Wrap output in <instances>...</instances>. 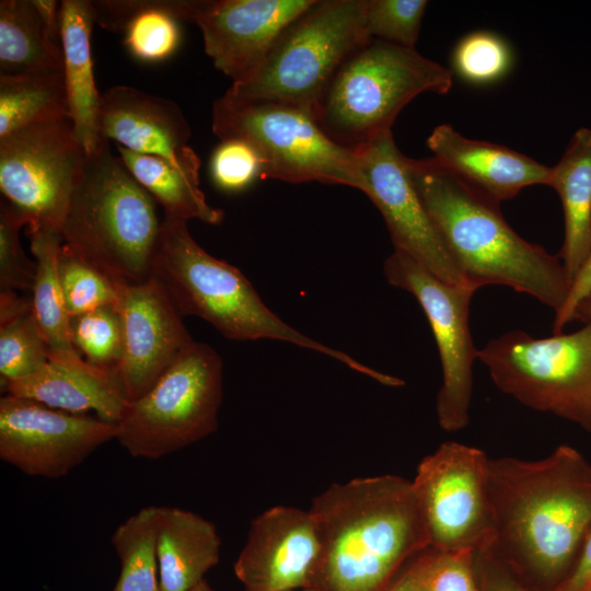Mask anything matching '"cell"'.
<instances>
[{
	"instance_id": "cell-35",
	"label": "cell",
	"mask_w": 591,
	"mask_h": 591,
	"mask_svg": "<svg viewBox=\"0 0 591 591\" xmlns=\"http://www.w3.org/2000/svg\"><path fill=\"white\" fill-rule=\"evenodd\" d=\"M427 4L425 0H366L364 33L368 38L415 48Z\"/></svg>"
},
{
	"instance_id": "cell-8",
	"label": "cell",
	"mask_w": 591,
	"mask_h": 591,
	"mask_svg": "<svg viewBox=\"0 0 591 591\" xmlns=\"http://www.w3.org/2000/svg\"><path fill=\"white\" fill-rule=\"evenodd\" d=\"M212 131L220 140L251 143L263 160L262 178L316 181L367 193L357 152L333 141L304 109L224 93L213 102Z\"/></svg>"
},
{
	"instance_id": "cell-25",
	"label": "cell",
	"mask_w": 591,
	"mask_h": 591,
	"mask_svg": "<svg viewBox=\"0 0 591 591\" xmlns=\"http://www.w3.org/2000/svg\"><path fill=\"white\" fill-rule=\"evenodd\" d=\"M31 251L36 260V277L32 289V309L49 351V361L82 364L70 337L67 312L58 276V258L62 245L60 233L30 234Z\"/></svg>"
},
{
	"instance_id": "cell-19",
	"label": "cell",
	"mask_w": 591,
	"mask_h": 591,
	"mask_svg": "<svg viewBox=\"0 0 591 591\" xmlns=\"http://www.w3.org/2000/svg\"><path fill=\"white\" fill-rule=\"evenodd\" d=\"M97 129L132 152L154 155L199 176L200 159L188 146L189 125L171 100L128 85H114L100 99Z\"/></svg>"
},
{
	"instance_id": "cell-34",
	"label": "cell",
	"mask_w": 591,
	"mask_h": 591,
	"mask_svg": "<svg viewBox=\"0 0 591 591\" xmlns=\"http://www.w3.org/2000/svg\"><path fill=\"white\" fill-rule=\"evenodd\" d=\"M58 276L70 318L116 304V285L62 247L58 258Z\"/></svg>"
},
{
	"instance_id": "cell-12",
	"label": "cell",
	"mask_w": 591,
	"mask_h": 591,
	"mask_svg": "<svg viewBox=\"0 0 591 591\" xmlns=\"http://www.w3.org/2000/svg\"><path fill=\"white\" fill-rule=\"evenodd\" d=\"M386 280L413 294L430 324L442 366L437 417L445 431L465 428L470 420L475 348L468 324L477 289L448 283L404 253L394 251L383 264Z\"/></svg>"
},
{
	"instance_id": "cell-46",
	"label": "cell",
	"mask_w": 591,
	"mask_h": 591,
	"mask_svg": "<svg viewBox=\"0 0 591 591\" xmlns=\"http://www.w3.org/2000/svg\"><path fill=\"white\" fill-rule=\"evenodd\" d=\"M293 591H320L316 588H308V589H300V590H293Z\"/></svg>"
},
{
	"instance_id": "cell-23",
	"label": "cell",
	"mask_w": 591,
	"mask_h": 591,
	"mask_svg": "<svg viewBox=\"0 0 591 591\" xmlns=\"http://www.w3.org/2000/svg\"><path fill=\"white\" fill-rule=\"evenodd\" d=\"M216 525L178 507H159L157 556L161 591H188L219 563Z\"/></svg>"
},
{
	"instance_id": "cell-7",
	"label": "cell",
	"mask_w": 591,
	"mask_h": 591,
	"mask_svg": "<svg viewBox=\"0 0 591 591\" xmlns=\"http://www.w3.org/2000/svg\"><path fill=\"white\" fill-rule=\"evenodd\" d=\"M366 0H314L278 37L256 73L227 94L314 108L344 61L369 39Z\"/></svg>"
},
{
	"instance_id": "cell-24",
	"label": "cell",
	"mask_w": 591,
	"mask_h": 591,
	"mask_svg": "<svg viewBox=\"0 0 591 591\" xmlns=\"http://www.w3.org/2000/svg\"><path fill=\"white\" fill-rule=\"evenodd\" d=\"M548 186L563 205L564 244L558 257L572 280L591 255V129L579 128L556 165Z\"/></svg>"
},
{
	"instance_id": "cell-14",
	"label": "cell",
	"mask_w": 591,
	"mask_h": 591,
	"mask_svg": "<svg viewBox=\"0 0 591 591\" xmlns=\"http://www.w3.org/2000/svg\"><path fill=\"white\" fill-rule=\"evenodd\" d=\"M116 434L117 425L99 417L0 398V459L28 476L62 477Z\"/></svg>"
},
{
	"instance_id": "cell-13",
	"label": "cell",
	"mask_w": 591,
	"mask_h": 591,
	"mask_svg": "<svg viewBox=\"0 0 591 591\" xmlns=\"http://www.w3.org/2000/svg\"><path fill=\"white\" fill-rule=\"evenodd\" d=\"M486 453L443 442L418 464L412 480L430 547L477 549L493 540Z\"/></svg>"
},
{
	"instance_id": "cell-28",
	"label": "cell",
	"mask_w": 591,
	"mask_h": 591,
	"mask_svg": "<svg viewBox=\"0 0 591 591\" xmlns=\"http://www.w3.org/2000/svg\"><path fill=\"white\" fill-rule=\"evenodd\" d=\"M63 118H69L63 73L0 74V138Z\"/></svg>"
},
{
	"instance_id": "cell-31",
	"label": "cell",
	"mask_w": 591,
	"mask_h": 591,
	"mask_svg": "<svg viewBox=\"0 0 591 591\" xmlns=\"http://www.w3.org/2000/svg\"><path fill=\"white\" fill-rule=\"evenodd\" d=\"M512 62L513 54L505 38L490 31H475L456 43L450 69L468 84L488 85L503 79Z\"/></svg>"
},
{
	"instance_id": "cell-10",
	"label": "cell",
	"mask_w": 591,
	"mask_h": 591,
	"mask_svg": "<svg viewBox=\"0 0 591 591\" xmlns=\"http://www.w3.org/2000/svg\"><path fill=\"white\" fill-rule=\"evenodd\" d=\"M477 359L505 394L591 431V323L546 338L514 329L488 340Z\"/></svg>"
},
{
	"instance_id": "cell-39",
	"label": "cell",
	"mask_w": 591,
	"mask_h": 591,
	"mask_svg": "<svg viewBox=\"0 0 591 591\" xmlns=\"http://www.w3.org/2000/svg\"><path fill=\"white\" fill-rule=\"evenodd\" d=\"M491 540L476 551V570L480 591H529L506 570Z\"/></svg>"
},
{
	"instance_id": "cell-44",
	"label": "cell",
	"mask_w": 591,
	"mask_h": 591,
	"mask_svg": "<svg viewBox=\"0 0 591 591\" xmlns=\"http://www.w3.org/2000/svg\"><path fill=\"white\" fill-rule=\"evenodd\" d=\"M573 320H579L586 324L591 323V290L576 308Z\"/></svg>"
},
{
	"instance_id": "cell-11",
	"label": "cell",
	"mask_w": 591,
	"mask_h": 591,
	"mask_svg": "<svg viewBox=\"0 0 591 591\" xmlns=\"http://www.w3.org/2000/svg\"><path fill=\"white\" fill-rule=\"evenodd\" d=\"M85 157L70 118L0 138V190L27 217L28 234H61Z\"/></svg>"
},
{
	"instance_id": "cell-41",
	"label": "cell",
	"mask_w": 591,
	"mask_h": 591,
	"mask_svg": "<svg viewBox=\"0 0 591 591\" xmlns=\"http://www.w3.org/2000/svg\"><path fill=\"white\" fill-rule=\"evenodd\" d=\"M554 591H591V530L571 570Z\"/></svg>"
},
{
	"instance_id": "cell-17",
	"label": "cell",
	"mask_w": 591,
	"mask_h": 591,
	"mask_svg": "<svg viewBox=\"0 0 591 591\" xmlns=\"http://www.w3.org/2000/svg\"><path fill=\"white\" fill-rule=\"evenodd\" d=\"M321 540L310 510L275 506L251 522L233 570L243 591H293L314 588Z\"/></svg>"
},
{
	"instance_id": "cell-3",
	"label": "cell",
	"mask_w": 591,
	"mask_h": 591,
	"mask_svg": "<svg viewBox=\"0 0 591 591\" xmlns=\"http://www.w3.org/2000/svg\"><path fill=\"white\" fill-rule=\"evenodd\" d=\"M416 190L465 281L478 289L498 285L529 294L555 313L570 288L558 256L522 239L499 204L480 195L432 158H407Z\"/></svg>"
},
{
	"instance_id": "cell-32",
	"label": "cell",
	"mask_w": 591,
	"mask_h": 591,
	"mask_svg": "<svg viewBox=\"0 0 591 591\" xmlns=\"http://www.w3.org/2000/svg\"><path fill=\"white\" fill-rule=\"evenodd\" d=\"M70 337L89 364L117 372L123 358V323L115 305L71 317Z\"/></svg>"
},
{
	"instance_id": "cell-38",
	"label": "cell",
	"mask_w": 591,
	"mask_h": 591,
	"mask_svg": "<svg viewBox=\"0 0 591 591\" xmlns=\"http://www.w3.org/2000/svg\"><path fill=\"white\" fill-rule=\"evenodd\" d=\"M476 551L439 552L434 549L421 591H480L476 570Z\"/></svg>"
},
{
	"instance_id": "cell-21",
	"label": "cell",
	"mask_w": 591,
	"mask_h": 591,
	"mask_svg": "<svg viewBox=\"0 0 591 591\" xmlns=\"http://www.w3.org/2000/svg\"><path fill=\"white\" fill-rule=\"evenodd\" d=\"M2 386L5 394L72 414L92 410L96 417L116 425L130 404L116 371L102 370L86 361H49L36 373Z\"/></svg>"
},
{
	"instance_id": "cell-2",
	"label": "cell",
	"mask_w": 591,
	"mask_h": 591,
	"mask_svg": "<svg viewBox=\"0 0 591 591\" xmlns=\"http://www.w3.org/2000/svg\"><path fill=\"white\" fill-rule=\"evenodd\" d=\"M309 510L322 546L320 591H386L430 547L412 480L397 475L334 483Z\"/></svg>"
},
{
	"instance_id": "cell-37",
	"label": "cell",
	"mask_w": 591,
	"mask_h": 591,
	"mask_svg": "<svg viewBox=\"0 0 591 591\" xmlns=\"http://www.w3.org/2000/svg\"><path fill=\"white\" fill-rule=\"evenodd\" d=\"M213 184L221 190L235 193L247 188L263 176V160L247 141L236 138L220 140L209 163Z\"/></svg>"
},
{
	"instance_id": "cell-29",
	"label": "cell",
	"mask_w": 591,
	"mask_h": 591,
	"mask_svg": "<svg viewBox=\"0 0 591 591\" xmlns=\"http://www.w3.org/2000/svg\"><path fill=\"white\" fill-rule=\"evenodd\" d=\"M159 506H147L119 524L111 536L120 563L112 591H161L157 556Z\"/></svg>"
},
{
	"instance_id": "cell-9",
	"label": "cell",
	"mask_w": 591,
	"mask_h": 591,
	"mask_svg": "<svg viewBox=\"0 0 591 591\" xmlns=\"http://www.w3.org/2000/svg\"><path fill=\"white\" fill-rule=\"evenodd\" d=\"M223 363L193 341L117 424L116 440L136 459L158 460L213 433L222 401Z\"/></svg>"
},
{
	"instance_id": "cell-4",
	"label": "cell",
	"mask_w": 591,
	"mask_h": 591,
	"mask_svg": "<svg viewBox=\"0 0 591 591\" xmlns=\"http://www.w3.org/2000/svg\"><path fill=\"white\" fill-rule=\"evenodd\" d=\"M151 276L182 316H198L228 339L290 343L324 354L383 385L392 386L395 382L394 376L371 369L287 324L265 305L236 267L211 256L194 240L187 221L164 215Z\"/></svg>"
},
{
	"instance_id": "cell-6",
	"label": "cell",
	"mask_w": 591,
	"mask_h": 591,
	"mask_svg": "<svg viewBox=\"0 0 591 591\" xmlns=\"http://www.w3.org/2000/svg\"><path fill=\"white\" fill-rule=\"evenodd\" d=\"M452 83L450 68L415 48L371 38L337 70L313 116L333 141L356 150L390 131L417 95L447 94Z\"/></svg>"
},
{
	"instance_id": "cell-1",
	"label": "cell",
	"mask_w": 591,
	"mask_h": 591,
	"mask_svg": "<svg viewBox=\"0 0 591 591\" xmlns=\"http://www.w3.org/2000/svg\"><path fill=\"white\" fill-rule=\"evenodd\" d=\"M488 498L498 556L554 591L591 530V463L567 444L541 460L489 457Z\"/></svg>"
},
{
	"instance_id": "cell-16",
	"label": "cell",
	"mask_w": 591,
	"mask_h": 591,
	"mask_svg": "<svg viewBox=\"0 0 591 591\" xmlns=\"http://www.w3.org/2000/svg\"><path fill=\"white\" fill-rule=\"evenodd\" d=\"M314 0H185L206 54L232 83L250 80L285 28Z\"/></svg>"
},
{
	"instance_id": "cell-15",
	"label": "cell",
	"mask_w": 591,
	"mask_h": 591,
	"mask_svg": "<svg viewBox=\"0 0 591 591\" xmlns=\"http://www.w3.org/2000/svg\"><path fill=\"white\" fill-rule=\"evenodd\" d=\"M367 181L366 195L380 210L394 251L404 253L451 285L467 283L427 212L396 147L392 130L355 150Z\"/></svg>"
},
{
	"instance_id": "cell-33",
	"label": "cell",
	"mask_w": 591,
	"mask_h": 591,
	"mask_svg": "<svg viewBox=\"0 0 591 591\" xmlns=\"http://www.w3.org/2000/svg\"><path fill=\"white\" fill-rule=\"evenodd\" d=\"M49 362V351L33 309L0 324L1 383L27 378Z\"/></svg>"
},
{
	"instance_id": "cell-26",
	"label": "cell",
	"mask_w": 591,
	"mask_h": 591,
	"mask_svg": "<svg viewBox=\"0 0 591 591\" xmlns=\"http://www.w3.org/2000/svg\"><path fill=\"white\" fill-rule=\"evenodd\" d=\"M1 73H63L60 45L48 36L32 0L0 1Z\"/></svg>"
},
{
	"instance_id": "cell-27",
	"label": "cell",
	"mask_w": 591,
	"mask_h": 591,
	"mask_svg": "<svg viewBox=\"0 0 591 591\" xmlns=\"http://www.w3.org/2000/svg\"><path fill=\"white\" fill-rule=\"evenodd\" d=\"M117 151L135 179L162 205L164 215L184 221L197 219L208 224L222 222L224 212L208 204L199 188V176L159 157L136 153L121 146H117Z\"/></svg>"
},
{
	"instance_id": "cell-45",
	"label": "cell",
	"mask_w": 591,
	"mask_h": 591,
	"mask_svg": "<svg viewBox=\"0 0 591 591\" xmlns=\"http://www.w3.org/2000/svg\"><path fill=\"white\" fill-rule=\"evenodd\" d=\"M188 591H216V590L211 587V584L206 579H204L202 581H200L198 584H196L194 588H192Z\"/></svg>"
},
{
	"instance_id": "cell-40",
	"label": "cell",
	"mask_w": 591,
	"mask_h": 591,
	"mask_svg": "<svg viewBox=\"0 0 591 591\" xmlns=\"http://www.w3.org/2000/svg\"><path fill=\"white\" fill-rule=\"evenodd\" d=\"M591 290V255L571 282L565 304L555 313L553 333L560 334L563 328L573 321V313L580 301Z\"/></svg>"
},
{
	"instance_id": "cell-20",
	"label": "cell",
	"mask_w": 591,
	"mask_h": 591,
	"mask_svg": "<svg viewBox=\"0 0 591 591\" xmlns=\"http://www.w3.org/2000/svg\"><path fill=\"white\" fill-rule=\"evenodd\" d=\"M427 147L439 165L497 204L528 186L548 185L551 167L508 147L468 139L449 124L432 130Z\"/></svg>"
},
{
	"instance_id": "cell-43",
	"label": "cell",
	"mask_w": 591,
	"mask_h": 591,
	"mask_svg": "<svg viewBox=\"0 0 591 591\" xmlns=\"http://www.w3.org/2000/svg\"><path fill=\"white\" fill-rule=\"evenodd\" d=\"M32 3L50 39L61 46V2L32 0Z\"/></svg>"
},
{
	"instance_id": "cell-18",
	"label": "cell",
	"mask_w": 591,
	"mask_h": 591,
	"mask_svg": "<svg viewBox=\"0 0 591 591\" xmlns=\"http://www.w3.org/2000/svg\"><path fill=\"white\" fill-rule=\"evenodd\" d=\"M123 323L118 378L129 402L142 396L194 341L182 315L152 276L137 285H116Z\"/></svg>"
},
{
	"instance_id": "cell-30",
	"label": "cell",
	"mask_w": 591,
	"mask_h": 591,
	"mask_svg": "<svg viewBox=\"0 0 591 591\" xmlns=\"http://www.w3.org/2000/svg\"><path fill=\"white\" fill-rule=\"evenodd\" d=\"M181 0H128L129 19L124 27V45L136 59L155 63L172 57L182 40Z\"/></svg>"
},
{
	"instance_id": "cell-22",
	"label": "cell",
	"mask_w": 591,
	"mask_h": 591,
	"mask_svg": "<svg viewBox=\"0 0 591 591\" xmlns=\"http://www.w3.org/2000/svg\"><path fill=\"white\" fill-rule=\"evenodd\" d=\"M95 23L92 1H61V48L69 118L86 154L104 142L97 129L101 95L95 85L91 50Z\"/></svg>"
},
{
	"instance_id": "cell-5",
	"label": "cell",
	"mask_w": 591,
	"mask_h": 591,
	"mask_svg": "<svg viewBox=\"0 0 591 591\" xmlns=\"http://www.w3.org/2000/svg\"><path fill=\"white\" fill-rule=\"evenodd\" d=\"M162 221L157 201L109 142L86 154L61 228L62 250L115 285L151 277Z\"/></svg>"
},
{
	"instance_id": "cell-42",
	"label": "cell",
	"mask_w": 591,
	"mask_h": 591,
	"mask_svg": "<svg viewBox=\"0 0 591 591\" xmlns=\"http://www.w3.org/2000/svg\"><path fill=\"white\" fill-rule=\"evenodd\" d=\"M434 549L429 547L417 555L397 576L386 591H421Z\"/></svg>"
},
{
	"instance_id": "cell-36",
	"label": "cell",
	"mask_w": 591,
	"mask_h": 591,
	"mask_svg": "<svg viewBox=\"0 0 591 591\" xmlns=\"http://www.w3.org/2000/svg\"><path fill=\"white\" fill-rule=\"evenodd\" d=\"M28 225L27 217L7 199L0 206V289H33L36 260L27 257L20 242V230Z\"/></svg>"
}]
</instances>
